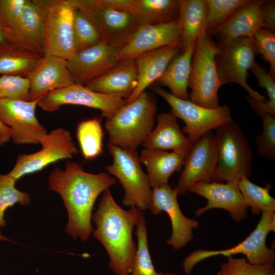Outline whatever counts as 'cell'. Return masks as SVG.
I'll return each instance as SVG.
<instances>
[{
    "label": "cell",
    "mask_w": 275,
    "mask_h": 275,
    "mask_svg": "<svg viewBox=\"0 0 275 275\" xmlns=\"http://www.w3.org/2000/svg\"><path fill=\"white\" fill-rule=\"evenodd\" d=\"M49 189L62 198L68 214L66 233L86 241L93 231L92 210L99 196L117 183L106 172H86L77 163L67 161L64 169L56 168L48 179Z\"/></svg>",
    "instance_id": "cell-1"
},
{
    "label": "cell",
    "mask_w": 275,
    "mask_h": 275,
    "mask_svg": "<svg viewBox=\"0 0 275 275\" xmlns=\"http://www.w3.org/2000/svg\"><path fill=\"white\" fill-rule=\"evenodd\" d=\"M142 210L122 208L109 189L103 193L92 219L95 225L92 233L106 251L109 266L116 275H130L136 250L132 232Z\"/></svg>",
    "instance_id": "cell-2"
},
{
    "label": "cell",
    "mask_w": 275,
    "mask_h": 275,
    "mask_svg": "<svg viewBox=\"0 0 275 275\" xmlns=\"http://www.w3.org/2000/svg\"><path fill=\"white\" fill-rule=\"evenodd\" d=\"M156 111V100L147 91L127 102L106 120L108 143L136 151L153 129Z\"/></svg>",
    "instance_id": "cell-3"
},
{
    "label": "cell",
    "mask_w": 275,
    "mask_h": 275,
    "mask_svg": "<svg viewBox=\"0 0 275 275\" xmlns=\"http://www.w3.org/2000/svg\"><path fill=\"white\" fill-rule=\"evenodd\" d=\"M217 160L213 181L238 182L249 178L253 157L245 134L232 120L215 129Z\"/></svg>",
    "instance_id": "cell-4"
},
{
    "label": "cell",
    "mask_w": 275,
    "mask_h": 275,
    "mask_svg": "<svg viewBox=\"0 0 275 275\" xmlns=\"http://www.w3.org/2000/svg\"><path fill=\"white\" fill-rule=\"evenodd\" d=\"M216 43L206 32L197 40L191 63L189 99L209 108L220 106L218 91L221 87L215 64Z\"/></svg>",
    "instance_id": "cell-5"
},
{
    "label": "cell",
    "mask_w": 275,
    "mask_h": 275,
    "mask_svg": "<svg viewBox=\"0 0 275 275\" xmlns=\"http://www.w3.org/2000/svg\"><path fill=\"white\" fill-rule=\"evenodd\" d=\"M107 147L113 162L105 168L123 187V205L143 211L148 209L152 188L141 166L138 154L136 151L123 149L109 143Z\"/></svg>",
    "instance_id": "cell-6"
},
{
    "label": "cell",
    "mask_w": 275,
    "mask_h": 275,
    "mask_svg": "<svg viewBox=\"0 0 275 275\" xmlns=\"http://www.w3.org/2000/svg\"><path fill=\"white\" fill-rule=\"evenodd\" d=\"M216 45L218 52L215 64L221 86L237 84L245 89L253 99L260 102L266 100L247 82L249 70L255 62L256 56L260 54L252 39L240 37L216 43Z\"/></svg>",
    "instance_id": "cell-7"
},
{
    "label": "cell",
    "mask_w": 275,
    "mask_h": 275,
    "mask_svg": "<svg viewBox=\"0 0 275 275\" xmlns=\"http://www.w3.org/2000/svg\"><path fill=\"white\" fill-rule=\"evenodd\" d=\"M255 229L238 245L221 250H198L186 256L182 263L185 273L192 272L194 266L201 261L218 255L227 257L242 254L251 264L260 265L273 263L275 252L267 247L266 238L270 232H275V212H263Z\"/></svg>",
    "instance_id": "cell-8"
},
{
    "label": "cell",
    "mask_w": 275,
    "mask_h": 275,
    "mask_svg": "<svg viewBox=\"0 0 275 275\" xmlns=\"http://www.w3.org/2000/svg\"><path fill=\"white\" fill-rule=\"evenodd\" d=\"M153 91L163 98L171 107V112L185 123L182 132L192 144L211 130L233 120L231 110L226 105L209 108L197 104L189 99L177 98L159 86Z\"/></svg>",
    "instance_id": "cell-9"
},
{
    "label": "cell",
    "mask_w": 275,
    "mask_h": 275,
    "mask_svg": "<svg viewBox=\"0 0 275 275\" xmlns=\"http://www.w3.org/2000/svg\"><path fill=\"white\" fill-rule=\"evenodd\" d=\"M40 150L33 153L19 154L9 175L17 181L25 175L43 170L60 160L72 158L78 153L70 132L59 127L43 135Z\"/></svg>",
    "instance_id": "cell-10"
},
{
    "label": "cell",
    "mask_w": 275,
    "mask_h": 275,
    "mask_svg": "<svg viewBox=\"0 0 275 275\" xmlns=\"http://www.w3.org/2000/svg\"><path fill=\"white\" fill-rule=\"evenodd\" d=\"M75 9L85 14L103 40L124 45L139 26L128 12L104 5L101 0H70Z\"/></svg>",
    "instance_id": "cell-11"
},
{
    "label": "cell",
    "mask_w": 275,
    "mask_h": 275,
    "mask_svg": "<svg viewBox=\"0 0 275 275\" xmlns=\"http://www.w3.org/2000/svg\"><path fill=\"white\" fill-rule=\"evenodd\" d=\"M74 10L70 0H51L43 24L44 55L67 60L75 53Z\"/></svg>",
    "instance_id": "cell-12"
},
{
    "label": "cell",
    "mask_w": 275,
    "mask_h": 275,
    "mask_svg": "<svg viewBox=\"0 0 275 275\" xmlns=\"http://www.w3.org/2000/svg\"><path fill=\"white\" fill-rule=\"evenodd\" d=\"M126 103V99L120 95L103 94L75 83L48 93L39 100L38 106L52 113L64 105H82L100 110L102 116L107 119Z\"/></svg>",
    "instance_id": "cell-13"
},
{
    "label": "cell",
    "mask_w": 275,
    "mask_h": 275,
    "mask_svg": "<svg viewBox=\"0 0 275 275\" xmlns=\"http://www.w3.org/2000/svg\"><path fill=\"white\" fill-rule=\"evenodd\" d=\"M39 100L0 99V121L10 129L13 143L38 144L47 133L36 115Z\"/></svg>",
    "instance_id": "cell-14"
},
{
    "label": "cell",
    "mask_w": 275,
    "mask_h": 275,
    "mask_svg": "<svg viewBox=\"0 0 275 275\" xmlns=\"http://www.w3.org/2000/svg\"><path fill=\"white\" fill-rule=\"evenodd\" d=\"M51 0H26L16 23L4 32L5 42L23 50L43 53L44 21Z\"/></svg>",
    "instance_id": "cell-15"
},
{
    "label": "cell",
    "mask_w": 275,
    "mask_h": 275,
    "mask_svg": "<svg viewBox=\"0 0 275 275\" xmlns=\"http://www.w3.org/2000/svg\"><path fill=\"white\" fill-rule=\"evenodd\" d=\"M123 45L103 40L75 52L67 61L75 82L86 86L113 68L120 61L119 53Z\"/></svg>",
    "instance_id": "cell-16"
},
{
    "label": "cell",
    "mask_w": 275,
    "mask_h": 275,
    "mask_svg": "<svg viewBox=\"0 0 275 275\" xmlns=\"http://www.w3.org/2000/svg\"><path fill=\"white\" fill-rule=\"evenodd\" d=\"M216 160L214 134L209 131L192 145L185 157L183 169L175 188L178 195L185 194L196 183L213 181Z\"/></svg>",
    "instance_id": "cell-17"
},
{
    "label": "cell",
    "mask_w": 275,
    "mask_h": 275,
    "mask_svg": "<svg viewBox=\"0 0 275 275\" xmlns=\"http://www.w3.org/2000/svg\"><path fill=\"white\" fill-rule=\"evenodd\" d=\"M177 192L168 184L152 188L149 209L155 215L161 211L167 213L171 221L172 233L167 243L175 250L184 247L194 238L193 230L199 223L186 217L182 212L178 200Z\"/></svg>",
    "instance_id": "cell-18"
},
{
    "label": "cell",
    "mask_w": 275,
    "mask_h": 275,
    "mask_svg": "<svg viewBox=\"0 0 275 275\" xmlns=\"http://www.w3.org/2000/svg\"><path fill=\"white\" fill-rule=\"evenodd\" d=\"M238 182H199L193 185L188 191L201 196L207 201L205 206L196 210V215L199 216L210 209L219 208L227 211L236 222L244 219L249 208L244 202Z\"/></svg>",
    "instance_id": "cell-19"
},
{
    "label": "cell",
    "mask_w": 275,
    "mask_h": 275,
    "mask_svg": "<svg viewBox=\"0 0 275 275\" xmlns=\"http://www.w3.org/2000/svg\"><path fill=\"white\" fill-rule=\"evenodd\" d=\"M174 44H181L177 19L139 26L121 47L120 61L135 60L143 53Z\"/></svg>",
    "instance_id": "cell-20"
},
{
    "label": "cell",
    "mask_w": 275,
    "mask_h": 275,
    "mask_svg": "<svg viewBox=\"0 0 275 275\" xmlns=\"http://www.w3.org/2000/svg\"><path fill=\"white\" fill-rule=\"evenodd\" d=\"M30 82L29 100H38L48 93L76 83L67 60L44 55L26 77Z\"/></svg>",
    "instance_id": "cell-21"
},
{
    "label": "cell",
    "mask_w": 275,
    "mask_h": 275,
    "mask_svg": "<svg viewBox=\"0 0 275 275\" xmlns=\"http://www.w3.org/2000/svg\"><path fill=\"white\" fill-rule=\"evenodd\" d=\"M109 7L130 13L139 26L166 23L177 20L179 0H106Z\"/></svg>",
    "instance_id": "cell-22"
},
{
    "label": "cell",
    "mask_w": 275,
    "mask_h": 275,
    "mask_svg": "<svg viewBox=\"0 0 275 275\" xmlns=\"http://www.w3.org/2000/svg\"><path fill=\"white\" fill-rule=\"evenodd\" d=\"M180 44L168 45L143 53L135 59L137 69L135 88L127 98L133 101L162 75L171 61L180 53Z\"/></svg>",
    "instance_id": "cell-23"
},
{
    "label": "cell",
    "mask_w": 275,
    "mask_h": 275,
    "mask_svg": "<svg viewBox=\"0 0 275 275\" xmlns=\"http://www.w3.org/2000/svg\"><path fill=\"white\" fill-rule=\"evenodd\" d=\"M177 119L172 112L158 114L155 127L142 145L145 148L172 150L185 158L193 144L181 130Z\"/></svg>",
    "instance_id": "cell-24"
},
{
    "label": "cell",
    "mask_w": 275,
    "mask_h": 275,
    "mask_svg": "<svg viewBox=\"0 0 275 275\" xmlns=\"http://www.w3.org/2000/svg\"><path fill=\"white\" fill-rule=\"evenodd\" d=\"M264 1H251L209 35L216 39L217 43L240 37L252 38L255 32L262 28L260 8Z\"/></svg>",
    "instance_id": "cell-25"
},
{
    "label": "cell",
    "mask_w": 275,
    "mask_h": 275,
    "mask_svg": "<svg viewBox=\"0 0 275 275\" xmlns=\"http://www.w3.org/2000/svg\"><path fill=\"white\" fill-rule=\"evenodd\" d=\"M136 82L135 60H124L86 86L99 93L120 95L127 99L135 88Z\"/></svg>",
    "instance_id": "cell-26"
},
{
    "label": "cell",
    "mask_w": 275,
    "mask_h": 275,
    "mask_svg": "<svg viewBox=\"0 0 275 275\" xmlns=\"http://www.w3.org/2000/svg\"><path fill=\"white\" fill-rule=\"evenodd\" d=\"M152 188L168 184L171 175L183 166L185 158L174 152L145 148L139 156Z\"/></svg>",
    "instance_id": "cell-27"
},
{
    "label": "cell",
    "mask_w": 275,
    "mask_h": 275,
    "mask_svg": "<svg viewBox=\"0 0 275 275\" xmlns=\"http://www.w3.org/2000/svg\"><path fill=\"white\" fill-rule=\"evenodd\" d=\"M177 19L181 50L194 45L205 33L207 6L205 0H179Z\"/></svg>",
    "instance_id": "cell-28"
},
{
    "label": "cell",
    "mask_w": 275,
    "mask_h": 275,
    "mask_svg": "<svg viewBox=\"0 0 275 275\" xmlns=\"http://www.w3.org/2000/svg\"><path fill=\"white\" fill-rule=\"evenodd\" d=\"M195 44L175 56L156 81L159 85L168 87L171 94L180 99H189L188 82Z\"/></svg>",
    "instance_id": "cell-29"
},
{
    "label": "cell",
    "mask_w": 275,
    "mask_h": 275,
    "mask_svg": "<svg viewBox=\"0 0 275 275\" xmlns=\"http://www.w3.org/2000/svg\"><path fill=\"white\" fill-rule=\"evenodd\" d=\"M42 57L6 42L0 43V74L26 77Z\"/></svg>",
    "instance_id": "cell-30"
},
{
    "label": "cell",
    "mask_w": 275,
    "mask_h": 275,
    "mask_svg": "<svg viewBox=\"0 0 275 275\" xmlns=\"http://www.w3.org/2000/svg\"><path fill=\"white\" fill-rule=\"evenodd\" d=\"M76 135L85 159H93L101 154L103 131L100 119L93 118L79 122Z\"/></svg>",
    "instance_id": "cell-31"
},
{
    "label": "cell",
    "mask_w": 275,
    "mask_h": 275,
    "mask_svg": "<svg viewBox=\"0 0 275 275\" xmlns=\"http://www.w3.org/2000/svg\"><path fill=\"white\" fill-rule=\"evenodd\" d=\"M138 239L136 250L133 259L130 275H164L155 269L150 256L147 229L143 211L140 212L135 226Z\"/></svg>",
    "instance_id": "cell-32"
},
{
    "label": "cell",
    "mask_w": 275,
    "mask_h": 275,
    "mask_svg": "<svg viewBox=\"0 0 275 275\" xmlns=\"http://www.w3.org/2000/svg\"><path fill=\"white\" fill-rule=\"evenodd\" d=\"M238 186L244 203L251 208L253 214L274 212L275 199L269 194L271 188L270 184L262 187L254 184L248 178L242 177L239 180Z\"/></svg>",
    "instance_id": "cell-33"
},
{
    "label": "cell",
    "mask_w": 275,
    "mask_h": 275,
    "mask_svg": "<svg viewBox=\"0 0 275 275\" xmlns=\"http://www.w3.org/2000/svg\"><path fill=\"white\" fill-rule=\"evenodd\" d=\"M250 0H205L207 6L205 32H211L229 19Z\"/></svg>",
    "instance_id": "cell-34"
},
{
    "label": "cell",
    "mask_w": 275,
    "mask_h": 275,
    "mask_svg": "<svg viewBox=\"0 0 275 275\" xmlns=\"http://www.w3.org/2000/svg\"><path fill=\"white\" fill-rule=\"evenodd\" d=\"M74 9L73 36L76 52L97 44L103 39L88 17L80 10Z\"/></svg>",
    "instance_id": "cell-35"
},
{
    "label": "cell",
    "mask_w": 275,
    "mask_h": 275,
    "mask_svg": "<svg viewBox=\"0 0 275 275\" xmlns=\"http://www.w3.org/2000/svg\"><path fill=\"white\" fill-rule=\"evenodd\" d=\"M16 181L8 174L0 173V228L6 224L4 213L9 207L17 203L26 205L31 202L29 193L15 187Z\"/></svg>",
    "instance_id": "cell-36"
},
{
    "label": "cell",
    "mask_w": 275,
    "mask_h": 275,
    "mask_svg": "<svg viewBox=\"0 0 275 275\" xmlns=\"http://www.w3.org/2000/svg\"><path fill=\"white\" fill-rule=\"evenodd\" d=\"M221 264L216 275H268L274 271L273 263L256 265L249 262L246 258L227 257Z\"/></svg>",
    "instance_id": "cell-37"
},
{
    "label": "cell",
    "mask_w": 275,
    "mask_h": 275,
    "mask_svg": "<svg viewBox=\"0 0 275 275\" xmlns=\"http://www.w3.org/2000/svg\"><path fill=\"white\" fill-rule=\"evenodd\" d=\"M262 130L256 138L259 154L269 160L275 159V116L269 113L262 114Z\"/></svg>",
    "instance_id": "cell-38"
},
{
    "label": "cell",
    "mask_w": 275,
    "mask_h": 275,
    "mask_svg": "<svg viewBox=\"0 0 275 275\" xmlns=\"http://www.w3.org/2000/svg\"><path fill=\"white\" fill-rule=\"evenodd\" d=\"M30 82L27 77L19 75L0 76V99L29 100Z\"/></svg>",
    "instance_id": "cell-39"
},
{
    "label": "cell",
    "mask_w": 275,
    "mask_h": 275,
    "mask_svg": "<svg viewBox=\"0 0 275 275\" xmlns=\"http://www.w3.org/2000/svg\"><path fill=\"white\" fill-rule=\"evenodd\" d=\"M259 53L269 63L270 69L268 73L275 79V35L273 32L262 28L255 32L251 38Z\"/></svg>",
    "instance_id": "cell-40"
},
{
    "label": "cell",
    "mask_w": 275,
    "mask_h": 275,
    "mask_svg": "<svg viewBox=\"0 0 275 275\" xmlns=\"http://www.w3.org/2000/svg\"><path fill=\"white\" fill-rule=\"evenodd\" d=\"M250 70L256 77L260 87L265 89L269 98L268 100L263 102L264 109L266 113L275 116V80L256 61Z\"/></svg>",
    "instance_id": "cell-41"
},
{
    "label": "cell",
    "mask_w": 275,
    "mask_h": 275,
    "mask_svg": "<svg viewBox=\"0 0 275 275\" xmlns=\"http://www.w3.org/2000/svg\"><path fill=\"white\" fill-rule=\"evenodd\" d=\"M26 0H0V23L4 32L18 20Z\"/></svg>",
    "instance_id": "cell-42"
},
{
    "label": "cell",
    "mask_w": 275,
    "mask_h": 275,
    "mask_svg": "<svg viewBox=\"0 0 275 275\" xmlns=\"http://www.w3.org/2000/svg\"><path fill=\"white\" fill-rule=\"evenodd\" d=\"M262 28L273 32L275 30V1H265L260 8Z\"/></svg>",
    "instance_id": "cell-43"
},
{
    "label": "cell",
    "mask_w": 275,
    "mask_h": 275,
    "mask_svg": "<svg viewBox=\"0 0 275 275\" xmlns=\"http://www.w3.org/2000/svg\"><path fill=\"white\" fill-rule=\"evenodd\" d=\"M11 140V130L0 121V146H3Z\"/></svg>",
    "instance_id": "cell-44"
},
{
    "label": "cell",
    "mask_w": 275,
    "mask_h": 275,
    "mask_svg": "<svg viewBox=\"0 0 275 275\" xmlns=\"http://www.w3.org/2000/svg\"><path fill=\"white\" fill-rule=\"evenodd\" d=\"M5 42L4 39V30L0 23V43Z\"/></svg>",
    "instance_id": "cell-45"
},
{
    "label": "cell",
    "mask_w": 275,
    "mask_h": 275,
    "mask_svg": "<svg viewBox=\"0 0 275 275\" xmlns=\"http://www.w3.org/2000/svg\"><path fill=\"white\" fill-rule=\"evenodd\" d=\"M0 240H6V241H9V239H8L7 237H5L4 235H3L1 232H0Z\"/></svg>",
    "instance_id": "cell-46"
},
{
    "label": "cell",
    "mask_w": 275,
    "mask_h": 275,
    "mask_svg": "<svg viewBox=\"0 0 275 275\" xmlns=\"http://www.w3.org/2000/svg\"><path fill=\"white\" fill-rule=\"evenodd\" d=\"M164 275H176V274H175L174 273H169V272H168V273H164Z\"/></svg>",
    "instance_id": "cell-47"
},
{
    "label": "cell",
    "mask_w": 275,
    "mask_h": 275,
    "mask_svg": "<svg viewBox=\"0 0 275 275\" xmlns=\"http://www.w3.org/2000/svg\"><path fill=\"white\" fill-rule=\"evenodd\" d=\"M268 275H275V271H273L271 272Z\"/></svg>",
    "instance_id": "cell-48"
}]
</instances>
